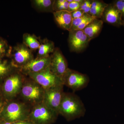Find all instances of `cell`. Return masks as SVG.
I'll use <instances>...</instances> for the list:
<instances>
[{"instance_id": "cell-1", "label": "cell", "mask_w": 124, "mask_h": 124, "mask_svg": "<svg viewBox=\"0 0 124 124\" xmlns=\"http://www.w3.org/2000/svg\"><path fill=\"white\" fill-rule=\"evenodd\" d=\"M85 112L84 104L78 95L64 92L59 109V115L70 121L83 117Z\"/></svg>"}, {"instance_id": "cell-2", "label": "cell", "mask_w": 124, "mask_h": 124, "mask_svg": "<svg viewBox=\"0 0 124 124\" xmlns=\"http://www.w3.org/2000/svg\"><path fill=\"white\" fill-rule=\"evenodd\" d=\"M31 108L22 101H13L5 105L0 115L6 122L11 123L28 120Z\"/></svg>"}, {"instance_id": "cell-3", "label": "cell", "mask_w": 124, "mask_h": 124, "mask_svg": "<svg viewBox=\"0 0 124 124\" xmlns=\"http://www.w3.org/2000/svg\"><path fill=\"white\" fill-rule=\"evenodd\" d=\"M45 91L40 85L30 78L26 79L18 96L22 101L31 108L43 102Z\"/></svg>"}, {"instance_id": "cell-4", "label": "cell", "mask_w": 124, "mask_h": 124, "mask_svg": "<svg viewBox=\"0 0 124 124\" xmlns=\"http://www.w3.org/2000/svg\"><path fill=\"white\" fill-rule=\"evenodd\" d=\"M59 115L42 102L32 107L28 120L33 124H51L55 122Z\"/></svg>"}, {"instance_id": "cell-5", "label": "cell", "mask_w": 124, "mask_h": 124, "mask_svg": "<svg viewBox=\"0 0 124 124\" xmlns=\"http://www.w3.org/2000/svg\"><path fill=\"white\" fill-rule=\"evenodd\" d=\"M26 78L20 71L16 70L4 80L2 90L6 97L13 99L19 95Z\"/></svg>"}, {"instance_id": "cell-6", "label": "cell", "mask_w": 124, "mask_h": 124, "mask_svg": "<svg viewBox=\"0 0 124 124\" xmlns=\"http://www.w3.org/2000/svg\"><path fill=\"white\" fill-rule=\"evenodd\" d=\"M62 80L63 85L73 91H79L86 88L90 81L89 78L87 75L69 68Z\"/></svg>"}, {"instance_id": "cell-7", "label": "cell", "mask_w": 124, "mask_h": 124, "mask_svg": "<svg viewBox=\"0 0 124 124\" xmlns=\"http://www.w3.org/2000/svg\"><path fill=\"white\" fill-rule=\"evenodd\" d=\"M10 62L12 65L19 69L34 58L31 50L23 44L12 47Z\"/></svg>"}, {"instance_id": "cell-8", "label": "cell", "mask_w": 124, "mask_h": 124, "mask_svg": "<svg viewBox=\"0 0 124 124\" xmlns=\"http://www.w3.org/2000/svg\"><path fill=\"white\" fill-rule=\"evenodd\" d=\"M28 76L38 83L45 90L63 84L62 79L53 73L49 67L39 72L31 73Z\"/></svg>"}, {"instance_id": "cell-9", "label": "cell", "mask_w": 124, "mask_h": 124, "mask_svg": "<svg viewBox=\"0 0 124 124\" xmlns=\"http://www.w3.org/2000/svg\"><path fill=\"white\" fill-rule=\"evenodd\" d=\"M63 84L45 90L43 102L47 107L58 113L63 94Z\"/></svg>"}, {"instance_id": "cell-10", "label": "cell", "mask_w": 124, "mask_h": 124, "mask_svg": "<svg viewBox=\"0 0 124 124\" xmlns=\"http://www.w3.org/2000/svg\"><path fill=\"white\" fill-rule=\"evenodd\" d=\"M49 68L53 73L62 79L69 68L67 60L58 48H55L50 55Z\"/></svg>"}, {"instance_id": "cell-11", "label": "cell", "mask_w": 124, "mask_h": 124, "mask_svg": "<svg viewBox=\"0 0 124 124\" xmlns=\"http://www.w3.org/2000/svg\"><path fill=\"white\" fill-rule=\"evenodd\" d=\"M90 41L83 30L69 31L68 42L71 51L79 53L83 51Z\"/></svg>"}, {"instance_id": "cell-12", "label": "cell", "mask_w": 124, "mask_h": 124, "mask_svg": "<svg viewBox=\"0 0 124 124\" xmlns=\"http://www.w3.org/2000/svg\"><path fill=\"white\" fill-rule=\"evenodd\" d=\"M50 62V55L46 58L37 57L19 70L24 75L28 76L31 73L39 72L48 67Z\"/></svg>"}, {"instance_id": "cell-13", "label": "cell", "mask_w": 124, "mask_h": 124, "mask_svg": "<svg viewBox=\"0 0 124 124\" xmlns=\"http://www.w3.org/2000/svg\"><path fill=\"white\" fill-rule=\"evenodd\" d=\"M101 19L103 22L116 27L121 26L123 24L121 14L113 4L108 5Z\"/></svg>"}, {"instance_id": "cell-14", "label": "cell", "mask_w": 124, "mask_h": 124, "mask_svg": "<svg viewBox=\"0 0 124 124\" xmlns=\"http://www.w3.org/2000/svg\"><path fill=\"white\" fill-rule=\"evenodd\" d=\"M53 14L55 22L60 28L69 31H70L73 19L71 13L63 10L54 12Z\"/></svg>"}, {"instance_id": "cell-15", "label": "cell", "mask_w": 124, "mask_h": 124, "mask_svg": "<svg viewBox=\"0 0 124 124\" xmlns=\"http://www.w3.org/2000/svg\"><path fill=\"white\" fill-rule=\"evenodd\" d=\"M103 24V22L102 19L95 18L83 31L91 40L99 35L101 31Z\"/></svg>"}, {"instance_id": "cell-16", "label": "cell", "mask_w": 124, "mask_h": 124, "mask_svg": "<svg viewBox=\"0 0 124 124\" xmlns=\"http://www.w3.org/2000/svg\"><path fill=\"white\" fill-rule=\"evenodd\" d=\"M55 48L53 41L47 39L42 40L38 48L37 57L46 58L50 56L49 54L53 53Z\"/></svg>"}, {"instance_id": "cell-17", "label": "cell", "mask_w": 124, "mask_h": 124, "mask_svg": "<svg viewBox=\"0 0 124 124\" xmlns=\"http://www.w3.org/2000/svg\"><path fill=\"white\" fill-rule=\"evenodd\" d=\"M108 5L102 1H92L89 14L97 18L101 19L104 10Z\"/></svg>"}, {"instance_id": "cell-18", "label": "cell", "mask_w": 124, "mask_h": 124, "mask_svg": "<svg viewBox=\"0 0 124 124\" xmlns=\"http://www.w3.org/2000/svg\"><path fill=\"white\" fill-rule=\"evenodd\" d=\"M17 70L9 62L5 59H0V81L4 80Z\"/></svg>"}, {"instance_id": "cell-19", "label": "cell", "mask_w": 124, "mask_h": 124, "mask_svg": "<svg viewBox=\"0 0 124 124\" xmlns=\"http://www.w3.org/2000/svg\"><path fill=\"white\" fill-rule=\"evenodd\" d=\"M23 44L32 51L39 48L40 43L38 38L33 34L25 33L23 36Z\"/></svg>"}, {"instance_id": "cell-20", "label": "cell", "mask_w": 124, "mask_h": 124, "mask_svg": "<svg viewBox=\"0 0 124 124\" xmlns=\"http://www.w3.org/2000/svg\"><path fill=\"white\" fill-rule=\"evenodd\" d=\"M53 0H34L32 1L34 7L38 10L54 13Z\"/></svg>"}, {"instance_id": "cell-21", "label": "cell", "mask_w": 124, "mask_h": 124, "mask_svg": "<svg viewBox=\"0 0 124 124\" xmlns=\"http://www.w3.org/2000/svg\"><path fill=\"white\" fill-rule=\"evenodd\" d=\"M12 47L9 44L8 41L0 37V59L5 57H10Z\"/></svg>"}, {"instance_id": "cell-22", "label": "cell", "mask_w": 124, "mask_h": 124, "mask_svg": "<svg viewBox=\"0 0 124 124\" xmlns=\"http://www.w3.org/2000/svg\"><path fill=\"white\" fill-rule=\"evenodd\" d=\"M93 17H95L92 16L89 14L85 13L83 16L81 17L78 18L74 19H73L72 26L70 31L76 30L78 27L81 24H82L86 20Z\"/></svg>"}, {"instance_id": "cell-23", "label": "cell", "mask_w": 124, "mask_h": 124, "mask_svg": "<svg viewBox=\"0 0 124 124\" xmlns=\"http://www.w3.org/2000/svg\"><path fill=\"white\" fill-rule=\"evenodd\" d=\"M69 3L67 0H54V11L56 12L63 10L68 11Z\"/></svg>"}, {"instance_id": "cell-24", "label": "cell", "mask_w": 124, "mask_h": 124, "mask_svg": "<svg viewBox=\"0 0 124 124\" xmlns=\"http://www.w3.org/2000/svg\"><path fill=\"white\" fill-rule=\"evenodd\" d=\"M113 4L121 13L123 22H124V0L115 1Z\"/></svg>"}, {"instance_id": "cell-25", "label": "cell", "mask_w": 124, "mask_h": 124, "mask_svg": "<svg viewBox=\"0 0 124 124\" xmlns=\"http://www.w3.org/2000/svg\"><path fill=\"white\" fill-rule=\"evenodd\" d=\"M81 3L76 2L75 0H73L72 1L69 3L68 11L70 13L76 10H80Z\"/></svg>"}, {"instance_id": "cell-26", "label": "cell", "mask_w": 124, "mask_h": 124, "mask_svg": "<svg viewBox=\"0 0 124 124\" xmlns=\"http://www.w3.org/2000/svg\"><path fill=\"white\" fill-rule=\"evenodd\" d=\"M71 13L73 19L81 17L83 16L84 14H85L84 11L80 10H78L73 11Z\"/></svg>"}, {"instance_id": "cell-27", "label": "cell", "mask_w": 124, "mask_h": 124, "mask_svg": "<svg viewBox=\"0 0 124 124\" xmlns=\"http://www.w3.org/2000/svg\"><path fill=\"white\" fill-rule=\"evenodd\" d=\"M92 0H85L81 3L80 7V10L84 11L87 7L91 5L92 4Z\"/></svg>"}, {"instance_id": "cell-28", "label": "cell", "mask_w": 124, "mask_h": 124, "mask_svg": "<svg viewBox=\"0 0 124 124\" xmlns=\"http://www.w3.org/2000/svg\"><path fill=\"white\" fill-rule=\"evenodd\" d=\"M12 124H33L29 120L23 121L14 122Z\"/></svg>"}, {"instance_id": "cell-29", "label": "cell", "mask_w": 124, "mask_h": 124, "mask_svg": "<svg viewBox=\"0 0 124 124\" xmlns=\"http://www.w3.org/2000/svg\"><path fill=\"white\" fill-rule=\"evenodd\" d=\"M5 105L3 101L0 99V115L2 112Z\"/></svg>"}, {"instance_id": "cell-30", "label": "cell", "mask_w": 124, "mask_h": 124, "mask_svg": "<svg viewBox=\"0 0 124 124\" xmlns=\"http://www.w3.org/2000/svg\"><path fill=\"white\" fill-rule=\"evenodd\" d=\"M2 124H12V123H10V122H5V123H3Z\"/></svg>"}, {"instance_id": "cell-31", "label": "cell", "mask_w": 124, "mask_h": 124, "mask_svg": "<svg viewBox=\"0 0 124 124\" xmlns=\"http://www.w3.org/2000/svg\"><path fill=\"white\" fill-rule=\"evenodd\" d=\"M122 26H124V22H123V24H122Z\"/></svg>"}, {"instance_id": "cell-32", "label": "cell", "mask_w": 124, "mask_h": 124, "mask_svg": "<svg viewBox=\"0 0 124 124\" xmlns=\"http://www.w3.org/2000/svg\"></svg>"}]
</instances>
